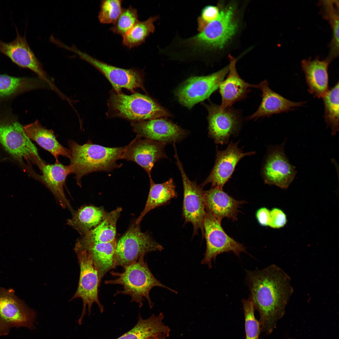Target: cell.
Wrapping results in <instances>:
<instances>
[{
  "label": "cell",
  "mask_w": 339,
  "mask_h": 339,
  "mask_svg": "<svg viewBox=\"0 0 339 339\" xmlns=\"http://www.w3.org/2000/svg\"><path fill=\"white\" fill-rule=\"evenodd\" d=\"M245 280L249 298L259 314L261 329L270 334L284 315L293 292L290 277L273 264L261 270L246 271Z\"/></svg>",
  "instance_id": "1"
},
{
  "label": "cell",
  "mask_w": 339,
  "mask_h": 339,
  "mask_svg": "<svg viewBox=\"0 0 339 339\" xmlns=\"http://www.w3.org/2000/svg\"><path fill=\"white\" fill-rule=\"evenodd\" d=\"M68 144L70 150L68 166L80 187L84 175L94 172L110 171L121 166L117 161L121 159L125 146L107 147L90 142L81 145L72 140Z\"/></svg>",
  "instance_id": "2"
},
{
  "label": "cell",
  "mask_w": 339,
  "mask_h": 339,
  "mask_svg": "<svg viewBox=\"0 0 339 339\" xmlns=\"http://www.w3.org/2000/svg\"><path fill=\"white\" fill-rule=\"evenodd\" d=\"M144 256H142L136 262L124 267L121 272H111V274L116 278L105 281L104 283L121 285L123 290L117 291L115 296L119 294L129 295L131 297V302L137 303L140 308L142 306L143 302L146 299L151 309L153 306V303L149 293L153 288L160 287L175 293L177 292L163 284L155 277L145 261Z\"/></svg>",
  "instance_id": "3"
},
{
  "label": "cell",
  "mask_w": 339,
  "mask_h": 339,
  "mask_svg": "<svg viewBox=\"0 0 339 339\" xmlns=\"http://www.w3.org/2000/svg\"><path fill=\"white\" fill-rule=\"evenodd\" d=\"M107 116L137 122L169 117L170 113L152 98L135 93L127 95L111 91L108 100Z\"/></svg>",
  "instance_id": "4"
},
{
  "label": "cell",
  "mask_w": 339,
  "mask_h": 339,
  "mask_svg": "<svg viewBox=\"0 0 339 339\" xmlns=\"http://www.w3.org/2000/svg\"><path fill=\"white\" fill-rule=\"evenodd\" d=\"M0 143L28 173L33 170L31 163L39 169L45 163L25 134L23 126L15 120L0 118Z\"/></svg>",
  "instance_id": "5"
},
{
  "label": "cell",
  "mask_w": 339,
  "mask_h": 339,
  "mask_svg": "<svg viewBox=\"0 0 339 339\" xmlns=\"http://www.w3.org/2000/svg\"><path fill=\"white\" fill-rule=\"evenodd\" d=\"M234 11L232 6L224 8L216 20L209 23L199 34L186 39L184 43L198 50L223 47L237 29Z\"/></svg>",
  "instance_id": "6"
},
{
  "label": "cell",
  "mask_w": 339,
  "mask_h": 339,
  "mask_svg": "<svg viewBox=\"0 0 339 339\" xmlns=\"http://www.w3.org/2000/svg\"><path fill=\"white\" fill-rule=\"evenodd\" d=\"M139 225L133 224L117 241L115 256L116 267L131 265L142 256L164 249L148 234L142 232Z\"/></svg>",
  "instance_id": "7"
},
{
  "label": "cell",
  "mask_w": 339,
  "mask_h": 339,
  "mask_svg": "<svg viewBox=\"0 0 339 339\" xmlns=\"http://www.w3.org/2000/svg\"><path fill=\"white\" fill-rule=\"evenodd\" d=\"M36 313L15 294L12 289L0 288V336L12 327L35 329Z\"/></svg>",
  "instance_id": "8"
},
{
  "label": "cell",
  "mask_w": 339,
  "mask_h": 339,
  "mask_svg": "<svg viewBox=\"0 0 339 339\" xmlns=\"http://www.w3.org/2000/svg\"><path fill=\"white\" fill-rule=\"evenodd\" d=\"M204 222V238L206 247L201 263L212 267V261L224 252H233L239 257L242 252L247 253L246 247L229 236L223 228L221 222L206 209Z\"/></svg>",
  "instance_id": "9"
},
{
  "label": "cell",
  "mask_w": 339,
  "mask_h": 339,
  "mask_svg": "<svg viewBox=\"0 0 339 339\" xmlns=\"http://www.w3.org/2000/svg\"><path fill=\"white\" fill-rule=\"evenodd\" d=\"M77 255L80 267V274L78 288L70 301L81 298L83 302L81 314L78 320L81 325L87 309L89 314L91 313L93 304L97 305L100 312L104 311V307L99 298L98 288L100 282L98 272L95 268L92 260L85 250H74Z\"/></svg>",
  "instance_id": "10"
},
{
  "label": "cell",
  "mask_w": 339,
  "mask_h": 339,
  "mask_svg": "<svg viewBox=\"0 0 339 339\" xmlns=\"http://www.w3.org/2000/svg\"><path fill=\"white\" fill-rule=\"evenodd\" d=\"M65 49L77 54L93 66L108 80L117 92L125 88L133 93L140 88L145 91L142 71L135 68L124 69L109 64L79 51L75 46H66Z\"/></svg>",
  "instance_id": "11"
},
{
  "label": "cell",
  "mask_w": 339,
  "mask_h": 339,
  "mask_svg": "<svg viewBox=\"0 0 339 339\" xmlns=\"http://www.w3.org/2000/svg\"><path fill=\"white\" fill-rule=\"evenodd\" d=\"M176 164L180 171L183 187L182 216L185 223H191L193 228V236L201 230L204 238L203 222L206 213L204 191L201 186L192 181L186 175L179 160L177 151H175Z\"/></svg>",
  "instance_id": "12"
},
{
  "label": "cell",
  "mask_w": 339,
  "mask_h": 339,
  "mask_svg": "<svg viewBox=\"0 0 339 339\" xmlns=\"http://www.w3.org/2000/svg\"><path fill=\"white\" fill-rule=\"evenodd\" d=\"M227 66L210 75L191 77L176 90V96L179 102L189 109L208 98L218 88L229 72Z\"/></svg>",
  "instance_id": "13"
},
{
  "label": "cell",
  "mask_w": 339,
  "mask_h": 339,
  "mask_svg": "<svg viewBox=\"0 0 339 339\" xmlns=\"http://www.w3.org/2000/svg\"><path fill=\"white\" fill-rule=\"evenodd\" d=\"M285 141L268 150L262 170L265 183L284 189L288 188L297 173L284 151Z\"/></svg>",
  "instance_id": "14"
},
{
  "label": "cell",
  "mask_w": 339,
  "mask_h": 339,
  "mask_svg": "<svg viewBox=\"0 0 339 339\" xmlns=\"http://www.w3.org/2000/svg\"><path fill=\"white\" fill-rule=\"evenodd\" d=\"M204 105L208 112L209 135L216 143L226 144L231 135L240 128L241 121L240 113L231 107L221 110L219 105L212 103Z\"/></svg>",
  "instance_id": "15"
},
{
  "label": "cell",
  "mask_w": 339,
  "mask_h": 339,
  "mask_svg": "<svg viewBox=\"0 0 339 339\" xmlns=\"http://www.w3.org/2000/svg\"><path fill=\"white\" fill-rule=\"evenodd\" d=\"M16 37L11 42L6 43L0 39V52L9 58L18 66L28 68L35 73L39 78L57 93L59 90L49 79L41 63L30 47L25 36H22L16 27Z\"/></svg>",
  "instance_id": "16"
},
{
  "label": "cell",
  "mask_w": 339,
  "mask_h": 339,
  "mask_svg": "<svg viewBox=\"0 0 339 339\" xmlns=\"http://www.w3.org/2000/svg\"><path fill=\"white\" fill-rule=\"evenodd\" d=\"M239 142L231 141L223 150L217 148L215 164L210 175L202 184L203 187L211 183L212 187L223 189L225 183L231 178L235 167L239 160L244 157L253 155L255 152L244 153L239 148Z\"/></svg>",
  "instance_id": "17"
},
{
  "label": "cell",
  "mask_w": 339,
  "mask_h": 339,
  "mask_svg": "<svg viewBox=\"0 0 339 339\" xmlns=\"http://www.w3.org/2000/svg\"><path fill=\"white\" fill-rule=\"evenodd\" d=\"M137 135L125 146L121 159L133 161L141 167L150 178L155 163L159 159L165 158V144L148 138L143 139Z\"/></svg>",
  "instance_id": "18"
},
{
  "label": "cell",
  "mask_w": 339,
  "mask_h": 339,
  "mask_svg": "<svg viewBox=\"0 0 339 339\" xmlns=\"http://www.w3.org/2000/svg\"><path fill=\"white\" fill-rule=\"evenodd\" d=\"M131 126L137 135L165 144L175 143L186 133L176 125L163 118L132 122Z\"/></svg>",
  "instance_id": "19"
},
{
  "label": "cell",
  "mask_w": 339,
  "mask_h": 339,
  "mask_svg": "<svg viewBox=\"0 0 339 339\" xmlns=\"http://www.w3.org/2000/svg\"><path fill=\"white\" fill-rule=\"evenodd\" d=\"M41 175L36 173L35 178L44 184L53 194L61 206L74 212L64 192L63 186L66 178L71 174L68 165H64L58 161L53 164L46 163L40 169Z\"/></svg>",
  "instance_id": "20"
},
{
  "label": "cell",
  "mask_w": 339,
  "mask_h": 339,
  "mask_svg": "<svg viewBox=\"0 0 339 339\" xmlns=\"http://www.w3.org/2000/svg\"><path fill=\"white\" fill-rule=\"evenodd\" d=\"M204 199L206 209L221 222L225 218L237 220L239 208L246 202L236 200L217 187L204 191Z\"/></svg>",
  "instance_id": "21"
},
{
  "label": "cell",
  "mask_w": 339,
  "mask_h": 339,
  "mask_svg": "<svg viewBox=\"0 0 339 339\" xmlns=\"http://www.w3.org/2000/svg\"><path fill=\"white\" fill-rule=\"evenodd\" d=\"M229 74L219 87V92L222 98L219 109L223 110L231 107L235 102L246 97L252 88H258V84L248 83L239 75L236 67V59L229 56Z\"/></svg>",
  "instance_id": "22"
},
{
  "label": "cell",
  "mask_w": 339,
  "mask_h": 339,
  "mask_svg": "<svg viewBox=\"0 0 339 339\" xmlns=\"http://www.w3.org/2000/svg\"><path fill=\"white\" fill-rule=\"evenodd\" d=\"M262 92V100L257 110L247 118L248 120L262 117H269L273 114L288 112L294 108L301 106L304 102H293L272 90L268 82L264 80L258 84Z\"/></svg>",
  "instance_id": "23"
},
{
  "label": "cell",
  "mask_w": 339,
  "mask_h": 339,
  "mask_svg": "<svg viewBox=\"0 0 339 339\" xmlns=\"http://www.w3.org/2000/svg\"><path fill=\"white\" fill-rule=\"evenodd\" d=\"M117 242L116 239L106 243H76L74 250H85L90 256L100 282L107 272L116 267L115 256Z\"/></svg>",
  "instance_id": "24"
},
{
  "label": "cell",
  "mask_w": 339,
  "mask_h": 339,
  "mask_svg": "<svg viewBox=\"0 0 339 339\" xmlns=\"http://www.w3.org/2000/svg\"><path fill=\"white\" fill-rule=\"evenodd\" d=\"M330 62L326 59L321 60L317 58L301 61L308 91L315 97L322 98L329 90L328 70Z\"/></svg>",
  "instance_id": "25"
},
{
  "label": "cell",
  "mask_w": 339,
  "mask_h": 339,
  "mask_svg": "<svg viewBox=\"0 0 339 339\" xmlns=\"http://www.w3.org/2000/svg\"><path fill=\"white\" fill-rule=\"evenodd\" d=\"M25 134L30 139L49 152L58 161L59 156L69 159L70 150L56 140L53 132L42 126L38 121L23 126Z\"/></svg>",
  "instance_id": "26"
},
{
  "label": "cell",
  "mask_w": 339,
  "mask_h": 339,
  "mask_svg": "<svg viewBox=\"0 0 339 339\" xmlns=\"http://www.w3.org/2000/svg\"><path fill=\"white\" fill-rule=\"evenodd\" d=\"M163 314H153L144 319L140 315L134 327L116 339H149L156 335L164 334L169 336V327L163 322Z\"/></svg>",
  "instance_id": "27"
},
{
  "label": "cell",
  "mask_w": 339,
  "mask_h": 339,
  "mask_svg": "<svg viewBox=\"0 0 339 339\" xmlns=\"http://www.w3.org/2000/svg\"><path fill=\"white\" fill-rule=\"evenodd\" d=\"M150 189L145 206L135 223L139 224L144 216L150 211L168 203L177 196L175 186L172 178L162 183L156 184L149 178Z\"/></svg>",
  "instance_id": "28"
},
{
  "label": "cell",
  "mask_w": 339,
  "mask_h": 339,
  "mask_svg": "<svg viewBox=\"0 0 339 339\" xmlns=\"http://www.w3.org/2000/svg\"><path fill=\"white\" fill-rule=\"evenodd\" d=\"M108 213L101 207L84 206L74 212L67 224L75 229L82 236L99 225Z\"/></svg>",
  "instance_id": "29"
},
{
  "label": "cell",
  "mask_w": 339,
  "mask_h": 339,
  "mask_svg": "<svg viewBox=\"0 0 339 339\" xmlns=\"http://www.w3.org/2000/svg\"><path fill=\"white\" fill-rule=\"evenodd\" d=\"M121 208L118 207L108 213L104 220L94 228L78 239L83 243H106L116 239V224Z\"/></svg>",
  "instance_id": "30"
},
{
  "label": "cell",
  "mask_w": 339,
  "mask_h": 339,
  "mask_svg": "<svg viewBox=\"0 0 339 339\" xmlns=\"http://www.w3.org/2000/svg\"><path fill=\"white\" fill-rule=\"evenodd\" d=\"M50 88L39 78H17L0 75V98L33 89Z\"/></svg>",
  "instance_id": "31"
},
{
  "label": "cell",
  "mask_w": 339,
  "mask_h": 339,
  "mask_svg": "<svg viewBox=\"0 0 339 339\" xmlns=\"http://www.w3.org/2000/svg\"><path fill=\"white\" fill-rule=\"evenodd\" d=\"M324 17L329 20L332 30V38L330 45V50L326 58L331 62L339 55V3L338 1H322Z\"/></svg>",
  "instance_id": "32"
},
{
  "label": "cell",
  "mask_w": 339,
  "mask_h": 339,
  "mask_svg": "<svg viewBox=\"0 0 339 339\" xmlns=\"http://www.w3.org/2000/svg\"><path fill=\"white\" fill-rule=\"evenodd\" d=\"M158 16L150 17L144 21H138L122 37L123 45L131 49L144 43L146 38L155 30L154 23Z\"/></svg>",
  "instance_id": "33"
},
{
  "label": "cell",
  "mask_w": 339,
  "mask_h": 339,
  "mask_svg": "<svg viewBox=\"0 0 339 339\" xmlns=\"http://www.w3.org/2000/svg\"><path fill=\"white\" fill-rule=\"evenodd\" d=\"M339 82L329 89L322 97L324 106V118L331 130L332 135L339 131Z\"/></svg>",
  "instance_id": "34"
},
{
  "label": "cell",
  "mask_w": 339,
  "mask_h": 339,
  "mask_svg": "<svg viewBox=\"0 0 339 339\" xmlns=\"http://www.w3.org/2000/svg\"><path fill=\"white\" fill-rule=\"evenodd\" d=\"M138 18L137 10L132 6L122 8L119 17L110 30L123 37L138 21Z\"/></svg>",
  "instance_id": "35"
},
{
  "label": "cell",
  "mask_w": 339,
  "mask_h": 339,
  "mask_svg": "<svg viewBox=\"0 0 339 339\" xmlns=\"http://www.w3.org/2000/svg\"><path fill=\"white\" fill-rule=\"evenodd\" d=\"M242 302L245 316L246 339H259L261 326L255 317L252 302L249 298L243 299Z\"/></svg>",
  "instance_id": "36"
},
{
  "label": "cell",
  "mask_w": 339,
  "mask_h": 339,
  "mask_svg": "<svg viewBox=\"0 0 339 339\" xmlns=\"http://www.w3.org/2000/svg\"><path fill=\"white\" fill-rule=\"evenodd\" d=\"M121 0H104L101 2L98 18L101 23L113 24L120 14Z\"/></svg>",
  "instance_id": "37"
},
{
  "label": "cell",
  "mask_w": 339,
  "mask_h": 339,
  "mask_svg": "<svg viewBox=\"0 0 339 339\" xmlns=\"http://www.w3.org/2000/svg\"><path fill=\"white\" fill-rule=\"evenodd\" d=\"M220 11L218 7L214 6L208 5L203 8L197 19L198 31L201 32L209 23L216 20Z\"/></svg>",
  "instance_id": "38"
},
{
  "label": "cell",
  "mask_w": 339,
  "mask_h": 339,
  "mask_svg": "<svg viewBox=\"0 0 339 339\" xmlns=\"http://www.w3.org/2000/svg\"><path fill=\"white\" fill-rule=\"evenodd\" d=\"M271 221L269 226L274 229H279L283 227L287 222V217L281 209L274 208L270 211Z\"/></svg>",
  "instance_id": "39"
},
{
  "label": "cell",
  "mask_w": 339,
  "mask_h": 339,
  "mask_svg": "<svg viewBox=\"0 0 339 339\" xmlns=\"http://www.w3.org/2000/svg\"><path fill=\"white\" fill-rule=\"evenodd\" d=\"M256 217L258 223L262 226H269L271 221L270 211L266 207L258 209Z\"/></svg>",
  "instance_id": "40"
},
{
  "label": "cell",
  "mask_w": 339,
  "mask_h": 339,
  "mask_svg": "<svg viewBox=\"0 0 339 339\" xmlns=\"http://www.w3.org/2000/svg\"><path fill=\"white\" fill-rule=\"evenodd\" d=\"M169 336L166 335L160 334L152 337L149 339H166Z\"/></svg>",
  "instance_id": "41"
}]
</instances>
